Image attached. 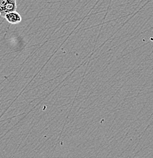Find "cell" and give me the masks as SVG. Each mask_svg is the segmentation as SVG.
I'll return each mask as SVG.
<instances>
[{
  "mask_svg": "<svg viewBox=\"0 0 153 158\" xmlns=\"http://www.w3.org/2000/svg\"><path fill=\"white\" fill-rule=\"evenodd\" d=\"M6 21L9 23L12 24H19L21 21V16L20 15L19 12H17L16 11H11V12H9L8 14L6 15L4 18Z\"/></svg>",
  "mask_w": 153,
  "mask_h": 158,
  "instance_id": "2",
  "label": "cell"
},
{
  "mask_svg": "<svg viewBox=\"0 0 153 158\" xmlns=\"http://www.w3.org/2000/svg\"><path fill=\"white\" fill-rule=\"evenodd\" d=\"M17 10L16 0H0V15L5 18L6 14Z\"/></svg>",
  "mask_w": 153,
  "mask_h": 158,
  "instance_id": "1",
  "label": "cell"
}]
</instances>
